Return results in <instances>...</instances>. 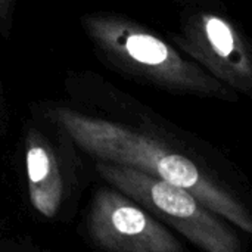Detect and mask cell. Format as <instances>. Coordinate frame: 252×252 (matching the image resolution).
I'll return each instance as SVG.
<instances>
[{"label":"cell","mask_w":252,"mask_h":252,"mask_svg":"<svg viewBox=\"0 0 252 252\" xmlns=\"http://www.w3.org/2000/svg\"><path fill=\"white\" fill-rule=\"evenodd\" d=\"M50 115L71 142L97 161L127 165L182 186L217 216L247 233L252 232V217L245 205L202 165L174 146L148 133L69 108H55Z\"/></svg>","instance_id":"1"},{"label":"cell","mask_w":252,"mask_h":252,"mask_svg":"<svg viewBox=\"0 0 252 252\" xmlns=\"http://www.w3.org/2000/svg\"><path fill=\"white\" fill-rule=\"evenodd\" d=\"M83 27L100 53L120 71L167 90L233 99L229 86L185 59L148 28L112 13H89Z\"/></svg>","instance_id":"2"},{"label":"cell","mask_w":252,"mask_h":252,"mask_svg":"<svg viewBox=\"0 0 252 252\" xmlns=\"http://www.w3.org/2000/svg\"><path fill=\"white\" fill-rule=\"evenodd\" d=\"M96 170L112 188L167 221L198 248L207 252L239 251L233 230L188 189L114 162L97 161Z\"/></svg>","instance_id":"3"},{"label":"cell","mask_w":252,"mask_h":252,"mask_svg":"<svg viewBox=\"0 0 252 252\" xmlns=\"http://www.w3.org/2000/svg\"><path fill=\"white\" fill-rule=\"evenodd\" d=\"M87 233L114 252H180L183 245L136 201L115 188L99 189L92 201Z\"/></svg>","instance_id":"4"},{"label":"cell","mask_w":252,"mask_h":252,"mask_svg":"<svg viewBox=\"0 0 252 252\" xmlns=\"http://www.w3.org/2000/svg\"><path fill=\"white\" fill-rule=\"evenodd\" d=\"M173 37L213 77L232 90L251 93V52L229 18L210 10H196L185 16L180 32Z\"/></svg>","instance_id":"5"},{"label":"cell","mask_w":252,"mask_h":252,"mask_svg":"<svg viewBox=\"0 0 252 252\" xmlns=\"http://www.w3.org/2000/svg\"><path fill=\"white\" fill-rule=\"evenodd\" d=\"M41 130L31 128L25 143V170L31 205L43 217L55 219L74 186L71 165Z\"/></svg>","instance_id":"6"},{"label":"cell","mask_w":252,"mask_h":252,"mask_svg":"<svg viewBox=\"0 0 252 252\" xmlns=\"http://www.w3.org/2000/svg\"><path fill=\"white\" fill-rule=\"evenodd\" d=\"M13 7H15V0H0V32L3 35L9 34Z\"/></svg>","instance_id":"7"}]
</instances>
